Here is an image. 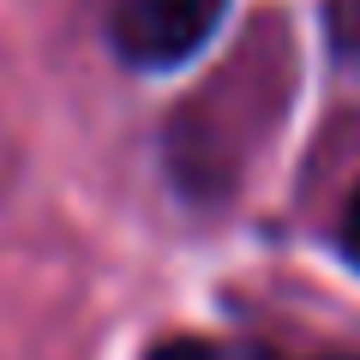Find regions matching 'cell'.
<instances>
[{
  "instance_id": "obj_2",
  "label": "cell",
  "mask_w": 360,
  "mask_h": 360,
  "mask_svg": "<svg viewBox=\"0 0 360 360\" xmlns=\"http://www.w3.org/2000/svg\"><path fill=\"white\" fill-rule=\"evenodd\" d=\"M324 42L348 78H360V0H324Z\"/></svg>"
},
{
  "instance_id": "obj_5",
  "label": "cell",
  "mask_w": 360,
  "mask_h": 360,
  "mask_svg": "<svg viewBox=\"0 0 360 360\" xmlns=\"http://www.w3.org/2000/svg\"><path fill=\"white\" fill-rule=\"evenodd\" d=\"M336 360H342V354H336Z\"/></svg>"
},
{
  "instance_id": "obj_1",
  "label": "cell",
  "mask_w": 360,
  "mask_h": 360,
  "mask_svg": "<svg viewBox=\"0 0 360 360\" xmlns=\"http://www.w3.org/2000/svg\"><path fill=\"white\" fill-rule=\"evenodd\" d=\"M229 0H108V42L127 66L168 72L217 37Z\"/></svg>"
},
{
  "instance_id": "obj_3",
  "label": "cell",
  "mask_w": 360,
  "mask_h": 360,
  "mask_svg": "<svg viewBox=\"0 0 360 360\" xmlns=\"http://www.w3.org/2000/svg\"><path fill=\"white\" fill-rule=\"evenodd\" d=\"M144 360H270L264 348H246V342H210V336H168L156 342Z\"/></svg>"
},
{
  "instance_id": "obj_4",
  "label": "cell",
  "mask_w": 360,
  "mask_h": 360,
  "mask_svg": "<svg viewBox=\"0 0 360 360\" xmlns=\"http://www.w3.org/2000/svg\"><path fill=\"white\" fill-rule=\"evenodd\" d=\"M336 246H342V258L360 270V186H354V198H348V210H342V229H336Z\"/></svg>"
}]
</instances>
